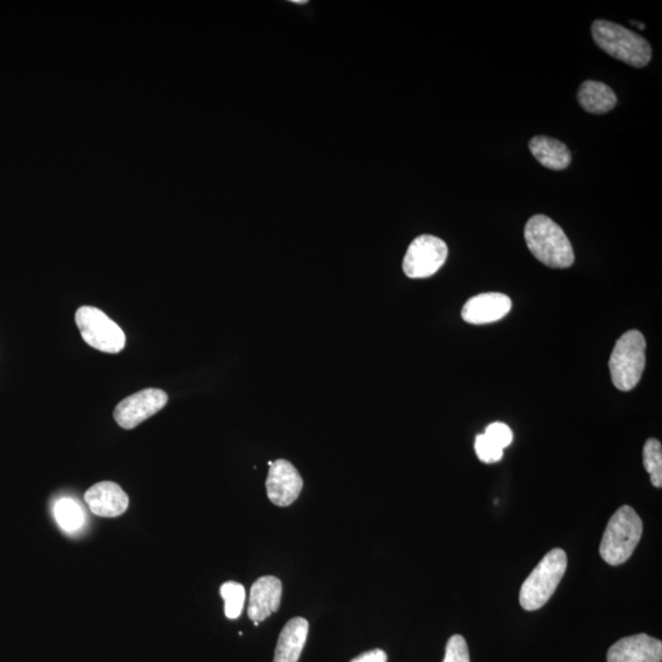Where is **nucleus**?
<instances>
[{"mask_svg": "<svg viewBox=\"0 0 662 662\" xmlns=\"http://www.w3.org/2000/svg\"><path fill=\"white\" fill-rule=\"evenodd\" d=\"M524 236L529 251L542 264L555 269L572 267L575 259L572 243L550 217H531L525 226Z\"/></svg>", "mask_w": 662, "mask_h": 662, "instance_id": "obj_1", "label": "nucleus"}, {"mask_svg": "<svg viewBox=\"0 0 662 662\" xmlns=\"http://www.w3.org/2000/svg\"><path fill=\"white\" fill-rule=\"evenodd\" d=\"M643 534V522L629 506L617 509L606 526L600 545L602 560L610 566H621L632 557Z\"/></svg>", "mask_w": 662, "mask_h": 662, "instance_id": "obj_2", "label": "nucleus"}, {"mask_svg": "<svg viewBox=\"0 0 662 662\" xmlns=\"http://www.w3.org/2000/svg\"><path fill=\"white\" fill-rule=\"evenodd\" d=\"M596 45L609 56L634 68H644L651 61V47L642 36L621 25L596 20L591 26Z\"/></svg>", "mask_w": 662, "mask_h": 662, "instance_id": "obj_3", "label": "nucleus"}, {"mask_svg": "<svg viewBox=\"0 0 662 662\" xmlns=\"http://www.w3.org/2000/svg\"><path fill=\"white\" fill-rule=\"evenodd\" d=\"M568 558L562 548H553L537 564L520 589L519 602L526 611H536L547 604L566 574Z\"/></svg>", "mask_w": 662, "mask_h": 662, "instance_id": "obj_4", "label": "nucleus"}, {"mask_svg": "<svg viewBox=\"0 0 662 662\" xmlns=\"http://www.w3.org/2000/svg\"><path fill=\"white\" fill-rule=\"evenodd\" d=\"M647 343L638 330H629L617 340L610 358L613 384L621 392H631L642 379L647 362Z\"/></svg>", "mask_w": 662, "mask_h": 662, "instance_id": "obj_5", "label": "nucleus"}, {"mask_svg": "<svg viewBox=\"0 0 662 662\" xmlns=\"http://www.w3.org/2000/svg\"><path fill=\"white\" fill-rule=\"evenodd\" d=\"M75 322L85 343L96 350L118 354L126 346V334L122 328L99 308L80 307Z\"/></svg>", "mask_w": 662, "mask_h": 662, "instance_id": "obj_6", "label": "nucleus"}, {"mask_svg": "<svg viewBox=\"0 0 662 662\" xmlns=\"http://www.w3.org/2000/svg\"><path fill=\"white\" fill-rule=\"evenodd\" d=\"M448 247L441 238L423 235L412 241L405 254L403 270L410 279H426L446 263Z\"/></svg>", "mask_w": 662, "mask_h": 662, "instance_id": "obj_7", "label": "nucleus"}, {"mask_svg": "<svg viewBox=\"0 0 662 662\" xmlns=\"http://www.w3.org/2000/svg\"><path fill=\"white\" fill-rule=\"evenodd\" d=\"M168 395L161 389L149 388L128 396L117 405L115 420L124 430H133L165 408Z\"/></svg>", "mask_w": 662, "mask_h": 662, "instance_id": "obj_8", "label": "nucleus"}, {"mask_svg": "<svg viewBox=\"0 0 662 662\" xmlns=\"http://www.w3.org/2000/svg\"><path fill=\"white\" fill-rule=\"evenodd\" d=\"M302 488V476L290 461L285 459L274 461L269 470L267 492L275 506H291L300 497Z\"/></svg>", "mask_w": 662, "mask_h": 662, "instance_id": "obj_9", "label": "nucleus"}, {"mask_svg": "<svg viewBox=\"0 0 662 662\" xmlns=\"http://www.w3.org/2000/svg\"><path fill=\"white\" fill-rule=\"evenodd\" d=\"M661 640L637 634L618 640L607 653V662H661Z\"/></svg>", "mask_w": 662, "mask_h": 662, "instance_id": "obj_10", "label": "nucleus"}, {"mask_svg": "<svg viewBox=\"0 0 662 662\" xmlns=\"http://www.w3.org/2000/svg\"><path fill=\"white\" fill-rule=\"evenodd\" d=\"M512 309V301L498 292L481 293L465 303L461 317L466 323L482 325L498 322Z\"/></svg>", "mask_w": 662, "mask_h": 662, "instance_id": "obj_11", "label": "nucleus"}, {"mask_svg": "<svg viewBox=\"0 0 662 662\" xmlns=\"http://www.w3.org/2000/svg\"><path fill=\"white\" fill-rule=\"evenodd\" d=\"M282 598V583L273 575L260 577L252 585L249 598L248 617L258 626L259 622L267 620L280 609Z\"/></svg>", "mask_w": 662, "mask_h": 662, "instance_id": "obj_12", "label": "nucleus"}, {"mask_svg": "<svg viewBox=\"0 0 662 662\" xmlns=\"http://www.w3.org/2000/svg\"><path fill=\"white\" fill-rule=\"evenodd\" d=\"M85 502L92 513L103 518H116L127 512L129 497L115 482L103 481L89 488Z\"/></svg>", "mask_w": 662, "mask_h": 662, "instance_id": "obj_13", "label": "nucleus"}, {"mask_svg": "<svg viewBox=\"0 0 662 662\" xmlns=\"http://www.w3.org/2000/svg\"><path fill=\"white\" fill-rule=\"evenodd\" d=\"M309 623L305 618L296 617L282 628L276 645L274 662H298L305 648Z\"/></svg>", "mask_w": 662, "mask_h": 662, "instance_id": "obj_14", "label": "nucleus"}, {"mask_svg": "<svg viewBox=\"0 0 662 662\" xmlns=\"http://www.w3.org/2000/svg\"><path fill=\"white\" fill-rule=\"evenodd\" d=\"M529 148L535 159L552 171L566 170L571 165V151L560 140L537 135L531 139Z\"/></svg>", "mask_w": 662, "mask_h": 662, "instance_id": "obj_15", "label": "nucleus"}, {"mask_svg": "<svg viewBox=\"0 0 662 662\" xmlns=\"http://www.w3.org/2000/svg\"><path fill=\"white\" fill-rule=\"evenodd\" d=\"M578 101L586 112L604 115L616 107L617 96L610 86L600 81L588 80L580 85Z\"/></svg>", "mask_w": 662, "mask_h": 662, "instance_id": "obj_16", "label": "nucleus"}, {"mask_svg": "<svg viewBox=\"0 0 662 662\" xmlns=\"http://www.w3.org/2000/svg\"><path fill=\"white\" fill-rule=\"evenodd\" d=\"M53 514L58 525L67 533H75L85 524L84 510L73 498L58 499L54 504Z\"/></svg>", "mask_w": 662, "mask_h": 662, "instance_id": "obj_17", "label": "nucleus"}, {"mask_svg": "<svg viewBox=\"0 0 662 662\" xmlns=\"http://www.w3.org/2000/svg\"><path fill=\"white\" fill-rule=\"evenodd\" d=\"M220 594L225 601V615L229 620H237L242 615L246 602V589L240 583L227 582L220 588Z\"/></svg>", "mask_w": 662, "mask_h": 662, "instance_id": "obj_18", "label": "nucleus"}, {"mask_svg": "<svg viewBox=\"0 0 662 662\" xmlns=\"http://www.w3.org/2000/svg\"><path fill=\"white\" fill-rule=\"evenodd\" d=\"M644 468L649 472L651 484L662 487V447L658 439L650 438L643 450Z\"/></svg>", "mask_w": 662, "mask_h": 662, "instance_id": "obj_19", "label": "nucleus"}, {"mask_svg": "<svg viewBox=\"0 0 662 662\" xmlns=\"http://www.w3.org/2000/svg\"><path fill=\"white\" fill-rule=\"evenodd\" d=\"M475 450L477 457L485 464L497 463L503 458V449L496 446L485 434L476 437Z\"/></svg>", "mask_w": 662, "mask_h": 662, "instance_id": "obj_20", "label": "nucleus"}, {"mask_svg": "<svg viewBox=\"0 0 662 662\" xmlns=\"http://www.w3.org/2000/svg\"><path fill=\"white\" fill-rule=\"evenodd\" d=\"M443 662H470L468 643L463 636L455 634L449 638Z\"/></svg>", "mask_w": 662, "mask_h": 662, "instance_id": "obj_21", "label": "nucleus"}, {"mask_svg": "<svg viewBox=\"0 0 662 662\" xmlns=\"http://www.w3.org/2000/svg\"><path fill=\"white\" fill-rule=\"evenodd\" d=\"M485 436L501 449L507 448L513 442V432L506 423L495 422L486 428Z\"/></svg>", "mask_w": 662, "mask_h": 662, "instance_id": "obj_22", "label": "nucleus"}, {"mask_svg": "<svg viewBox=\"0 0 662 662\" xmlns=\"http://www.w3.org/2000/svg\"><path fill=\"white\" fill-rule=\"evenodd\" d=\"M388 656L385 654V651L381 649H374L371 651H366L361 655H358L357 658L351 662H387Z\"/></svg>", "mask_w": 662, "mask_h": 662, "instance_id": "obj_23", "label": "nucleus"}, {"mask_svg": "<svg viewBox=\"0 0 662 662\" xmlns=\"http://www.w3.org/2000/svg\"><path fill=\"white\" fill-rule=\"evenodd\" d=\"M292 3H295V4H306V3H307V0H292Z\"/></svg>", "mask_w": 662, "mask_h": 662, "instance_id": "obj_24", "label": "nucleus"}]
</instances>
